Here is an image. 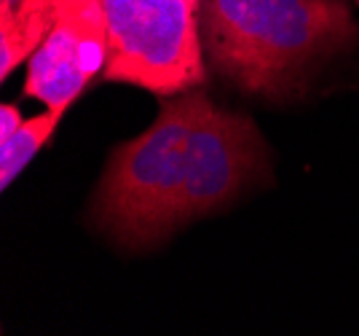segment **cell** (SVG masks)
<instances>
[{
    "instance_id": "cell-1",
    "label": "cell",
    "mask_w": 359,
    "mask_h": 336,
    "mask_svg": "<svg viewBox=\"0 0 359 336\" xmlns=\"http://www.w3.org/2000/svg\"><path fill=\"white\" fill-rule=\"evenodd\" d=\"M263 164L257 127L194 86L164 97L156 122L110 153L91 221L121 247H150L228 205Z\"/></svg>"
},
{
    "instance_id": "cell-2",
    "label": "cell",
    "mask_w": 359,
    "mask_h": 336,
    "mask_svg": "<svg viewBox=\"0 0 359 336\" xmlns=\"http://www.w3.org/2000/svg\"><path fill=\"white\" fill-rule=\"evenodd\" d=\"M210 65L255 97L282 100L354 35L341 0H201Z\"/></svg>"
},
{
    "instance_id": "cell-3",
    "label": "cell",
    "mask_w": 359,
    "mask_h": 336,
    "mask_svg": "<svg viewBox=\"0 0 359 336\" xmlns=\"http://www.w3.org/2000/svg\"><path fill=\"white\" fill-rule=\"evenodd\" d=\"M107 27L105 81L172 97L198 86L204 44L201 0H100Z\"/></svg>"
},
{
    "instance_id": "cell-4",
    "label": "cell",
    "mask_w": 359,
    "mask_h": 336,
    "mask_svg": "<svg viewBox=\"0 0 359 336\" xmlns=\"http://www.w3.org/2000/svg\"><path fill=\"white\" fill-rule=\"evenodd\" d=\"M107 27L100 0H60L57 22L35 49L25 78V92L46 108H70L105 73Z\"/></svg>"
},
{
    "instance_id": "cell-5",
    "label": "cell",
    "mask_w": 359,
    "mask_h": 336,
    "mask_svg": "<svg viewBox=\"0 0 359 336\" xmlns=\"http://www.w3.org/2000/svg\"><path fill=\"white\" fill-rule=\"evenodd\" d=\"M67 108H46V113L32 116L16 127L6 140H0V186L8 188L22 169L35 159V153L43 148L62 124Z\"/></svg>"
},
{
    "instance_id": "cell-6",
    "label": "cell",
    "mask_w": 359,
    "mask_h": 336,
    "mask_svg": "<svg viewBox=\"0 0 359 336\" xmlns=\"http://www.w3.org/2000/svg\"><path fill=\"white\" fill-rule=\"evenodd\" d=\"M22 122H25V119H22V113H19L16 105H8V103L0 105V140L8 138Z\"/></svg>"
},
{
    "instance_id": "cell-7",
    "label": "cell",
    "mask_w": 359,
    "mask_h": 336,
    "mask_svg": "<svg viewBox=\"0 0 359 336\" xmlns=\"http://www.w3.org/2000/svg\"><path fill=\"white\" fill-rule=\"evenodd\" d=\"M354 3H357V6H359V0H354Z\"/></svg>"
}]
</instances>
